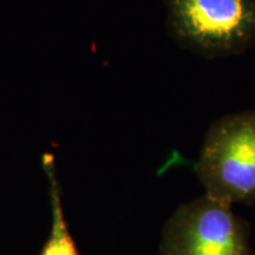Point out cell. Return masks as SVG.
<instances>
[{
	"mask_svg": "<svg viewBox=\"0 0 255 255\" xmlns=\"http://www.w3.org/2000/svg\"><path fill=\"white\" fill-rule=\"evenodd\" d=\"M207 195L255 203V111L226 115L210 126L193 164Z\"/></svg>",
	"mask_w": 255,
	"mask_h": 255,
	"instance_id": "1",
	"label": "cell"
},
{
	"mask_svg": "<svg viewBox=\"0 0 255 255\" xmlns=\"http://www.w3.org/2000/svg\"><path fill=\"white\" fill-rule=\"evenodd\" d=\"M170 32L206 57L239 55L255 46V0H165Z\"/></svg>",
	"mask_w": 255,
	"mask_h": 255,
	"instance_id": "2",
	"label": "cell"
},
{
	"mask_svg": "<svg viewBox=\"0 0 255 255\" xmlns=\"http://www.w3.org/2000/svg\"><path fill=\"white\" fill-rule=\"evenodd\" d=\"M251 228L232 205L205 194L165 223L159 255H253Z\"/></svg>",
	"mask_w": 255,
	"mask_h": 255,
	"instance_id": "3",
	"label": "cell"
},
{
	"mask_svg": "<svg viewBox=\"0 0 255 255\" xmlns=\"http://www.w3.org/2000/svg\"><path fill=\"white\" fill-rule=\"evenodd\" d=\"M41 255H78L63 220L57 191L53 190V225L50 240Z\"/></svg>",
	"mask_w": 255,
	"mask_h": 255,
	"instance_id": "4",
	"label": "cell"
}]
</instances>
